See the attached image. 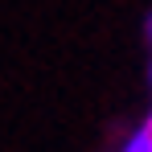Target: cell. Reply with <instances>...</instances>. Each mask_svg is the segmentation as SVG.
Masks as SVG:
<instances>
[{
    "label": "cell",
    "mask_w": 152,
    "mask_h": 152,
    "mask_svg": "<svg viewBox=\"0 0 152 152\" xmlns=\"http://www.w3.org/2000/svg\"><path fill=\"white\" fill-rule=\"evenodd\" d=\"M148 127H152V115H148Z\"/></svg>",
    "instance_id": "obj_2"
},
{
    "label": "cell",
    "mask_w": 152,
    "mask_h": 152,
    "mask_svg": "<svg viewBox=\"0 0 152 152\" xmlns=\"http://www.w3.org/2000/svg\"><path fill=\"white\" fill-rule=\"evenodd\" d=\"M124 152H152V127H144V132H136L132 140H127Z\"/></svg>",
    "instance_id": "obj_1"
},
{
    "label": "cell",
    "mask_w": 152,
    "mask_h": 152,
    "mask_svg": "<svg viewBox=\"0 0 152 152\" xmlns=\"http://www.w3.org/2000/svg\"><path fill=\"white\" fill-rule=\"evenodd\" d=\"M148 78H152V66H148Z\"/></svg>",
    "instance_id": "obj_3"
}]
</instances>
